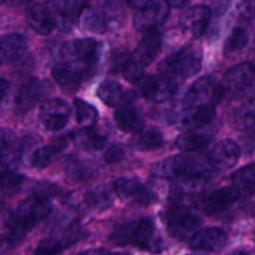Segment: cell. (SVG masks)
Instances as JSON below:
<instances>
[{
	"mask_svg": "<svg viewBox=\"0 0 255 255\" xmlns=\"http://www.w3.org/2000/svg\"><path fill=\"white\" fill-rule=\"evenodd\" d=\"M126 2L127 5H128L129 7H132L133 10L142 11V10L151 6V5L154 2V0H126Z\"/></svg>",
	"mask_w": 255,
	"mask_h": 255,
	"instance_id": "ab89813d",
	"label": "cell"
},
{
	"mask_svg": "<svg viewBox=\"0 0 255 255\" xmlns=\"http://www.w3.org/2000/svg\"><path fill=\"white\" fill-rule=\"evenodd\" d=\"M212 10L206 5H197L187 9L183 14L181 15V24L182 30L186 34L191 35L194 39H198L206 32L208 27L209 20H211Z\"/></svg>",
	"mask_w": 255,
	"mask_h": 255,
	"instance_id": "2e32d148",
	"label": "cell"
},
{
	"mask_svg": "<svg viewBox=\"0 0 255 255\" xmlns=\"http://www.w3.org/2000/svg\"><path fill=\"white\" fill-rule=\"evenodd\" d=\"M110 241L117 247L136 246L153 254L161 253L163 248L153 222L147 218L126 222L116 227L110 236Z\"/></svg>",
	"mask_w": 255,
	"mask_h": 255,
	"instance_id": "7a4b0ae2",
	"label": "cell"
},
{
	"mask_svg": "<svg viewBox=\"0 0 255 255\" xmlns=\"http://www.w3.org/2000/svg\"><path fill=\"white\" fill-rule=\"evenodd\" d=\"M163 144V136L161 132L156 128L146 129L139 134L137 139V147L142 151H153L158 149Z\"/></svg>",
	"mask_w": 255,
	"mask_h": 255,
	"instance_id": "e575fe53",
	"label": "cell"
},
{
	"mask_svg": "<svg viewBox=\"0 0 255 255\" xmlns=\"http://www.w3.org/2000/svg\"><path fill=\"white\" fill-rule=\"evenodd\" d=\"M14 1H17V2H24V1H27V0H14Z\"/></svg>",
	"mask_w": 255,
	"mask_h": 255,
	"instance_id": "f6af8a7d",
	"label": "cell"
},
{
	"mask_svg": "<svg viewBox=\"0 0 255 255\" xmlns=\"http://www.w3.org/2000/svg\"><path fill=\"white\" fill-rule=\"evenodd\" d=\"M9 81L6 79H4V77L0 76V104H1V101L6 96L7 91H9Z\"/></svg>",
	"mask_w": 255,
	"mask_h": 255,
	"instance_id": "60d3db41",
	"label": "cell"
},
{
	"mask_svg": "<svg viewBox=\"0 0 255 255\" xmlns=\"http://www.w3.org/2000/svg\"><path fill=\"white\" fill-rule=\"evenodd\" d=\"M39 115L45 128L49 131H60L69 122L71 107L64 99L52 97L42 102Z\"/></svg>",
	"mask_w": 255,
	"mask_h": 255,
	"instance_id": "8fae6325",
	"label": "cell"
},
{
	"mask_svg": "<svg viewBox=\"0 0 255 255\" xmlns=\"http://www.w3.org/2000/svg\"><path fill=\"white\" fill-rule=\"evenodd\" d=\"M80 241L79 233L71 234V236L65 237V239L57 238H47L39 243L35 251V255H57L61 253L67 247L72 246L76 242Z\"/></svg>",
	"mask_w": 255,
	"mask_h": 255,
	"instance_id": "f1b7e54d",
	"label": "cell"
},
{
	"mask_svg": "<svg viewBox=\"0 0 255 255\" xmlns=\"http://www.w3.org/2000/svg\"><path fill=\"white\" fill-rule=\"evenodd\" d=\"M101 56V44L95 39H77L65 42L60 49L62 64L71 66L87 76L97 66Z\"/></svg>",
	"mask_w": 255,
	"mask_h": 255,
	"instance_id": "277c9868",
	"label": "cell"
},
{
	"mask_svg": "<svg viewBox=\"0 0 255 255\" xmlns=\"http://www.w3.org/2000/svg\"><path fill=\"white\" fill-rule=\"evenodd\" d=\"M137 85L142 96L152 102L166 101L177 91L176 81L164 75H142Z\"/></svg>",
	"mask_w": 255,
	"mask_h": 255,
	"instance_id": "9c48e42d",
	"label": "cell"
},
{
	"mask_svg": "<svg viewBox=\"0 0 255 255\" xmlns=\"http://www.w3.org/2000/svg\"><path fill=\"white\" fill-rule=\"evenodd\" d=\"M202 67L201 50L193 46H187L179 51L167 56L159 65L162 75L171 79H189L199 72Z\"/></svg>",
	"mask_w": 255,
	"mask_h": 255,
	"instance_id": "5b68a950",
	"label": "cell"
},
{
	"mask_svg": "<svg viewBox=\"0 0 255 255\" xmlns=\"http://www.w3.org/2000/svg\"><path fill=\"white\" fill-rule=\"evenodd\" d=\"M65 172L67 176L75 181H84V179H90V177L94 176L95 171L92 167L85 162L79 161V159H71L65 164Z\"/></svg>",
	"mask_w": 255,
	"mask_h": 255,
	"instance_id": "d590c367",
	"label": "cell"
},
{
	"mask_svg": "<svg viewBox=\"0 0 255 255\" xmlns=\"http://www.w3.org/2000/svg\"><path fill=\"white\" fill-rule=\"evenodd\" d=\"M64 147L65 144L62 143V142L45 144V146L39 147L31 156L32 167L39 169L46 168V167L50 166V164L54 162V159L59 156L60 152L64 149Z\"/></svg>",
	"mask_w": 255,
	"mask_h": 255,
	"instance_id": "f546056e",
	"label": "cell"
},
{
	"mask_svg": "<svg viewBox=\"0 0 255 255\" xmlns=\"http://www.w3.org/2000/svg\"><path fill=\"white\" fill-rule=\"evenodd\" d=\"M231 255H251V253H249V252H247V251H238V252H236V253H233Z\"/></svg>",
	"mask_w": 255,
	"mask_h": 255,
	"instance_id": "7bdbcfd3",
	"label": "cell"
},
{
	"mask_svg": "<svg viewBox=\"0 0 255 255\" xmlns=\"http://www.w3.org/2000/svg\"><path fill=\"white\" fill-rule=\"evenodd\" d=\"M249 35L246 29L243 27H234L232 34L229 35L228 40L226 42L227 52H237L243 50L248 45Z\"/></svg>",
	"mask_w": 255,
	"mask_h": 255,
	"instance_id": "74e56055",
	"label": "cell"
},
{
	"mask_svg": "<svg viewBox=\"0 0 255 255\" xmlns=\"http://www.w3.org/2000/svg\"><path fill=\"white\" fill-rule=\"evenodd\" d=\"M115 193L122 202L131 206L147 207L154 202V196L136 178H119L114 184Z\"/></svg>",
	"mask_w": 255,
	"mask_h": 255,
	"instance_id": "30bf717a",
	"label": "cell"
},
{
	"mask_svg": "<svg viewBox=\"0 0 255 255\" xmlns=\"http://www.w3.org/2000/svg\"><path fill=\"white\" fill-rule=\"evenodd\" d=\"M82 26L85 30L96 32V34H102L106 31L107 22L101 11H99L97 9H90L82 15Z\"/></svg>",
	"mask_w": 255,
	"mask_h": 255,
	"instance_id": "836d02e7",
	"label": "cell"
},
{
	"mask_svg": "<svg viewBox=\"0 0 255 255\" xmlns=\"http://www.w3.org/2000/svg\"><path fill=\"white\" fill-rule=\"evenodd\" d=\"M45 91H46V87L41 80L35 79V77L26 80L20 86L15 97V110L17 114H25L34 109L37 102L44 97Z\"/></svg>",
	"mask_w": 255,
	"mask_h": 255,
	"instance_id": "ac0fdd59",
	"label": "cell"
},
{
	"mask_svg": "<svg viewBox=\"0 0 255 255\" xmlns=\"http://www.w3.org/2000/svg\"><path fill=\"white\" fill-rule=\"evenodd\" d=\"M212 137H213V133L209 131V128L202 127L198 129L183 132L177 137L174 143H176L177 148L182 149V151H194V149H199L207 146L211 142Z\"/></svg>",
	"mask_w": 255,
	"mask_h": 255,
	"instance_id": "4316f807",
	"label": "cell"
},
{
	"mask_svg": "<svg viewBox=\"0 0 255 255\" xmlns=\"http://www.w3.org/2000/svg\"><path fill=\"white\" fill-rule=\"evenodd\" d=\"M241 157V147L232 139H222L217 142L208 152V162L212 168L226 171L233 168Z\"/></svg>",
	"mask_w": 255,
	"mask_h": 255,
	"instance_id": "9a60e30c",
	"label": "cell"
},
{
	"mask_svg": "<svg viewBox=\"0 0 255 255\" xmlns=\"http://www.w3.org/2000/svg\"><path fill=\"white\" fill-rule=\"evenodd\" d=\"M234 188L241 194H253L255 192V163L242 167L231 177Z\"/></svg>",
	"mask_w": 255,
	"mask_h": 255,
	"instance_id": "83f0119b",
	"label": "cell"
},
{
	"mask_svg": "<svg viewBox=\"0 0 255 255\" xmlns=\"http://www.w3.org/2000/svg\"><path fill=\"white\" fill-rule=\"evenodd\" d=\"M241 193L232 187H223L211 192L203 201V211L208 216H218L231 208L239 199Z\"/></svg>",
	"mask_w": 255,
	"mask_h": 255,
	"instance_id": "d6986e66",
	"label": "cell"
},
{
	"mask_svg": "<svg viewBox=\"0 0 255 255\" xmlns=\"http://www.w3.org/2000/svg\"><path fill=\"white\" fill-rule=\"evenodd\" d=\"M167 228L172 237L179 241L191 239L201 227V219L193 212V208L183 202L174 204L166 216Z\"/></svg>",
	"mask_w": 255,
	"mask_h": 255,
	"instance_id": "ba28073f",
	"label": "cell"
},
{
	"mask_svg": "<svg viewBox=\"0 0 255 255\" xmlns=\"http://www.w3.org/2000/svg\"><path fill=\"white\" fill-rule=\"evenodd\" d=\"M76 142L82 148L89 149V151H96V149H101L106 146L107 136L101 129H96L92 126L79 132L76 136Z\"/></svg>",
	"mask_w": 255,
	"mask_h": 255,
	"instance_id": "4dcf8cb0",
	"label": "cell"
},
{
	"mask_svg": "<svg viewBox=\"0 0 255 255\" xmlns=\"http://www.w3.org/2000/svg\"><path fill=\"white\" fill-rule=\"evenodd\" d=\"M253 214L255 216V204L253 206Z\"/></svg>",
	"mask_w": 255,
	"mask_h": 255,
	"instance_id": "bcb514c9",
	"label": "cell"
},
{
	"mask_svg": "<svg viewBox=\"0 0 255 255\" xmlns=\"http://www.w3.org/2000/svg\"><path fill=\"white\" fill-rule=\"evenodd\" d=\"M1 2H2V0H0V4H1Z\"/></svg>",
	"mask_w": 255,
	"mask_h": 255,
	"instance_id": "7dc6e473",
	"label": "cell"
},
{
	"mask_svg": "<svg viewBox=\"0 0 255 255\" xmlns=\"http://www.w3.org/2000/svg\"><path fill=\"white\" fill-rule=\"evenodd\" d=\"M86 206L92 211H104L112 204L111 194L104 187H95L87 192L84 197Z\"/></svg>",
	"mask_w": 255,
	"mask_h": 255,
	"instance_id": "1f68e13d",
	"label": "cell"
},
{
	"mask_svg": "<svg viewBox=\"0 0 255 255\" xmlns=\"http://www.w3.org/2000/svg\"><path fill=\"white\" fill-rule=\"evenodd\" d=\"M86 0H50L46 4L55 20V25L61 30H70L81 15Z\"/></svg>",
	"mask_w": 255,
	"mask_h": 255,
	"instance_id": "7c38bea8",
	"label": "cell"
},
{
	"mask_svg": "<svg viewBox=\"0 0 255 255\" xmlns=\"http://www.w3.org/2000/svg\"><path fill=\"white\" fill-rule=\"evenodd\" d=\"M27 24L35 32L40 35H50L56 27L51 12L45 5H35L27 10Z\"/></svg>",
	"mask_w": 255,
	"mask_h": 255,
	"instance_id": "d4e9b609",
	"label": "cell"
},
{
	"mask_svg": "<svg viewBox=\"0 0 255 255\" xmlns=\"http://www.w3.org/2000/svg\"><path fill=\"white\" fill-rule=\"evenodd\" d=\"M152 173L157 178L169 179V181L183 179L189 183L196 184L206 181L211 176L209 169H207L201 162L194 159L193 157L183 156V154L159 161L153 166Z\"/></svg>",
	"mask_w": 255,
	"mask_h": 255,
	"instance_id": "3957f363",
	"label": "cell"
},
{
	"mask_svg": "<svg viewBox=\"0 0 255 255\" xmlns=\"http://www.w3.org/2000/svg\"><path fill=\"white\" fill-rule=\"evenodd\" d=\"M115 122L121 131L126 133H137L144 127L141 114L132 105H125L115 111Z\"/></svg>",
	"mask_w": 255,
	"mask_h": 255,
	"instance_id": "cb8c5ba5",
	"label": "cell"
},
{
	"mask_svg": "<svg viewBox=\"0 0 255 255\" xmlns=\"http://www.w3.org/2000/svg\"><path fill=\"white\" fill-rule=\"evenodd\" d=\"M252 10H253V12H254V15H255V0H254V2H253V6H252Z\"/></svg>",
	"mask_w": 255,
	"mask_h": 255,
	"instance_id": "ee69618b",
	"label": "cell"
},
{
	"mask_svg": "<svg viewBox=\"0 0 255 255\" xmlns=\"http://www.w3.org/2000/svg\"><path fill=\"white\" fill-rule=\"evenodd\" d=\"M214 117H216V109H209V107L184 109L181 116L178 117L177 124L186 131H191V129H198L209 126Z\"/></svg>",
	"mask_w": 255,
	"mask_h": 255,
	"instance_id": "603a6c76",
	"label": "cell"
},
{
	"mask_svg": "<svg viewBox=\"0 0 255 255\" xmlns=\"http://www.w3.org/2000/svg\"><path fill=\"white\" fill-rule=\"evenodd\" d=\"M224 95V87L214 76H204L197 80L186 92L184 109H216Z\"/></svg>",
	"mask_w": 255,
	"mask_h": 255,
	"instance_id": "52a82bcc",
	"label": "cell"
},
{
	"mask_svg": "<svg viewBox=\"0 0 255 255\" xmlns=\"http://www.w3.org/2000/svg\"><path fill=\"white\" fill-rule=\"evenodd\" d=\"M97 95L105 105L115 109L129 105V102L132 101L131 94L126 91L121 84L114 80H106L102 82L97 89Z\"/></svg>",
	"mask_w": 255,
	"mask_h": 255,
	"instance_id": "44dd1931",
	"label": "cell"
},
{
	"mask_svg": "<svg viewBox=\"0 0 255 255\" xmlns=\"http://www.w3.org/2000/svg\"><path fill=\"white\" fill-rule=\"evenodd\" d=\"M20 157V146L15 134L9 129L0 131V171L14 169Z\"/></svg>",
	"mask_w": 255,
	"mask_h": 255,
	"instance_id": "7402d4cb",
	"label": "cell"
},
{
	"mask_svg": "<svg viewBox=\"0 0 255 255\" xmlns=\"http://www.w3.org/2000/svg\"><path fill=\"white\" fill-rule=\"evenodd\" d=\"M52 211L49 199L44 196H32L22 201L10 212L4 222L5 232L15 247L21 243L27 233L47 218Z\"/></svg>",
	"mask_w": 255,
	"mask_h": 255,
	"instance_id": "6da1fadb",
	"label": "cell"
},
{
	"mask_svg": "<svg viewBox=\"0 0 255 255\" xmlns=\"http://www.w3.org/2000/svg\"><path fill=\"white\" fill-rule=\"evenodd\" d=\"M227 89L234 95L255 92V64L243 62L232 67L226 75Z\"/></svg>",
	"mask_w": 255,
	"mask_h": 255,
	"instance_id": "4fadbf2b",
	"label": "cell"
},
{
	"mask_svg": "<svg viewBox=\"0 0 255 255\" xmlns=\"http://www.w3.org/2000/svg\"><path fill=\"white\" fill-rule=\"evenodd\" d=\"M161 49V35L156 30L147 31L134 51L129 55L128 61L124 69L125 76L128 80H138L146 66H148Z\"/></svg>",
	"mask_w": 255,
	"mask_h": 255,
	"instance_id": "8992f818",
	"label": "cell"
},
{
	"mask_svg": "<svg viewBox=\"0 0 255 255\" xmlns=\"http://www.w3.org/2000/svg\"><path fill=\"white\" fill-rule=\"evenodd\" d=\"M124 148L121 146H112L105 153V159L107 163H116L124 158Z\"/></svg>",
	"mask_w": 255,
	"mask_h": 255,
	"instance_id": "f35d334b",
	"label": "cell"
},
{
	"mask_svg": "<svg viewBox=\"0 0 255 255\" xmlns=\"http://www.w3.org/2000/svg\"><path fill=\"white\" fill-rule=\"evenodd\" d=\"M228 234L221 228H206L197 232L189 242L192 251L197 253H218L228 244Z\"/></svg>",
	"mask_w": 255,
	"mask_h": 255,
	"instance_id": "5bb4252c",
	"label": "cell"
},
{
	"mask_svg": "<svg viewBox=\"0 0 255 255\" xmlns=\"http://www.w3.org/2000/svg\"><path fill=\"white\" fill-rule=\"evenodd\" d=\"M51 72L56 84L67 92L76 91L86 77L80 71L72 69L69 65L62 64V62L54 65Z\"/></svg>",
	"mask_w": 255,
	"mask_h": 255,
	"instance_id": "484cf974",
	"label": "cell"
},
{
	"mask_svg": "<svg viewBox=\"0 0 255 255\" xmlns=\"http://www.w3.org/2000/svg\"><path fill=\"white\" fill-rule=\"evenodd\" d=\"M169 15V6L163 0L154 1L147 9L138 11L134 15V27L139 31H152L161 26Z\"/></svg>",
	"mask_w": 255,
	"mask_h": 255,
	"instance_id": "e0dca14e",
	"label": "cell"
},
{
	"mask_svg": "<svg viewBox=\"0 0 255 255\" xmlns=\"http://www.w3.org/2000/svg\"><path fill=\"white\" fill-rule=\"evenodd\" d=\"M27 49L26 40L22 35L9 32L0 36V66L14 64L24 56Z\"/></svg>",
	"mask_w": 255,
	"mask_h": 255,
	"instance_id": "ffe728a7",
	"label": "cell"
},
{
	"mask_svg": "<svg viewBox=\"0 0 255 255\" xmlns=\"http://www.w3.org/2000/svg\"><path fill=\"white\" fill-rule=\"evenodd\" d=\"M22 183H24V176L16 173L15 169L0 171V189L6 193L11 194L17 192Z\"/></svg>",
	"mask_w": 255,
	"mask_h": 255,
	"instance_id": "8d00e7d4",
	"label": "cell"
},
{
	"mask_svg": "<svg viewBox=\"0 0 255 255\" xmlns=\"http://www.w3.org/2000/svg\"><path fill=\"white\" fill-rule=\"evenodd\" d=\"M75 110H76V120L77 124L82 127V128H89L92 127L97 121V114L96 109L89 102L84 101L81 99H76L74 101Z\"/></svg>",
	"mask_w": 255,
	"mask_h": 255,
	"instance_id": "d6a6232c",
	"label": "cell"
},
{
	"mask_svg": "<svg viewBox=\"0 0 255 255\" xmlns=\"http://www.w3.org/2000/svg\"><path fill=\"white\" fill-rule=\"evenodd\" d=\"M254 129H255V128H254Z\"/></svg>",
	"mask_w": 255,
	"mask_h": 255,
	"instance_id": "c3c4849f",
	"label": "cell"
},
{
	"mask_svg": "<svg viewBox=\"0 0 255 255\" xmlns=\"http://www.w3.org/2000/svg\"><path fill=\"white\" fill-rule=\"evenodd\" d=\"M169 7H183L189 2V0H164Z\"/></svg>",
	"mask_w": 255,
	"mask_h": 255,
	"instance_id": "b9f144b4",
	"label": "cell"
}]
</instances>
